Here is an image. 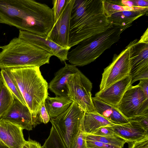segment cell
<instances>
[{
    "instance_id": "obj_1",
    "label": "cell",
    "mask_w": 148,
    "mask_h": 148,
    "mask_svg": "<svg viewBox=\"0 0 148 148\" xmlns=\"http://www.w3.org/2000/svg\"><path fill=\"white\" fill-rule=\"evenodd\" d=\"M112 25L104 11L103 0H76L71 13L69 47L71 48Z\"/></svg>"
},
{
    "instance_id": "obj_2",
    "label": "cell",
    "mask_w": 148,
    "mask_h": 148,
    "mask_svg": "<svg viewBox=\"0 0 148 148\" xmlns=\"http://www.w3.org/2000/svg\"><path fill=\"white\" fill-rule=\"evenodd\" d=\"M17 85L32 114L33 127L40 107L48 96V84L38 67L7 69Z\"/></svg>"
},
{
    "instance_id": "obj_3",
    "label": "cell",
    "mask_w": 148,
    "mask_h": 148,
    "mask_svg": "<svg viewBox=\"0 0 148 148\" xmlns=\"http://www.w3.org/2000/svg\"><path fill=\"white\" fill-rule=\"evenodd\" d=\"M0 69L38 67L49 64L53 55L18 37L1 47Z\"/></svg>"
},
{
    "instance_id": "obj_4",
    "label": "cell",
    "mask_w": 148,
    "mask_h": 148,
    "mask_svg": "<svg viewBox=\"0 0 148 148\" xmlns=\"http://www.w3.org/2000/svg\"><path fill=\"white\" fill-rule=\"evenodd\" d=\"M131 25L121 26L113 25L105 31L83 40L68 52L67 60L76 66L89 64L118 42L121 33Z\"/></svg>"
},
{
    "instance_id": "obj_5",
    "label": "cell",
    "mask_w": 148,
    "mask_h": 148,
    "mask_svg": "<svg viewBox=\"0 0 148 148\" xmlns=\"http://www.w3.org/2000/svg\"><path fill=\"white\" fill-rule=\"evenodd\" d=\"M84 112L73 102L58 116L50 119L52 126L44 148H71L83 123Z\"/></svg>"
},
{
    "instance_id": "obj_6",
    "label": "cell",
    "mask_w": 148,
    "mask_h": 148,
    "mask_svg": "<svg viewBox=\"0 0 148 148\" xmlns=\"http://www.w3.org/2000/svg\"><path fill=\"white\" fill-rule=\"evenodd\" d=\"M68 95L71 100L85 112L97 113L92 101V84L78 69L69 77L67 82Z\"/></svg>"
},
{
    "instance_id": "obj_7",
    "label": "cell",
    "mask_w": 148,
    "mask_h": 148,
    "mask_svg": "<svg viewBox=\"0 0 148 148\" xmlns=\"http://www.w3.org/2000/svg\"><path fill=\"white\" fill-rule=\"evenodd\" d=\"M137 41L135 39L131 41L119 54L114 55L112 62L104 69L99 91L130 75L131 49Z\"/></svg>"
},
{
    "instance_id": "obj_8",
    "label": "cell",
    "mask_w": 148,
    "mask_h": 148,
    "mask_svg": "<svg viewBox=\"0 0 148 148\" xmlns=\"http://www.w3.org/2000/svg\"><path fill=\"white\" fill-rule=\"evenodd\" d=\"M128 119L148 114V98L137 85L131 86L117 107Z\"/></svg>"
},
{
    "instance_id": "obj_9",
    "label": "cell",
    "mask_w": 148,
    "mask_h": 148,
    "mask_svg": "<svg viewBox=\"0 0 148 148\" xmlns=\"http://www.w3.org/2000/svg\"><path fill=\"white\" fill-rule=\"evenodd\" d=\"M75 0H68L64 8L46 38L64 48H69V41L71 13Z\"/></svg>"
},
{
    "instance_id": "obj_10",
    "label": "cell",
    "mask_w": 148,
    "mask_h": 148,
    "mask_svg": "<svg viewBox=\"0 0 148 148\" xmlns=\"http://www.w3.org/2000/svg\"><path fill=\"white\" fill-rule=\"evenodd\" d=\"M18 37L45 50L57 57L62 62L67 60L69 48H63L46 37L41 36L26 31L20 30Z\"/></svg>"
},
{
    "instance_id": "obj_11",
    "label": "cell",
    "mask_w": 148,
    "mask_h": 148,
    "mask_svg": "<svg viewBox=\"0 0 148 148\" xmlns=\"http://www.w3.org/2000/svg\"><path fill=\"white\" fill-rule=\"evenodd\" d=\"M23 129L7 120L0 119V140L9 148H22L25 140Z\"/></svg>"
},
{
    "instance_id": "obj_12",
    "label": "cell",
    "mask_w": 148,
    "mask_h": 148,
    "mask_svg": "<svg viewBox=\"0 0 148 148\" xmlns=\"http://www.w3.org/2000/svg\"><path fill=\"white\" fill-rule=\"evenodd\" d=\"M132 85L129 75L112 84L105 90L99 91L95 97L98 99L117 107L125 93Z\"/></svg>"
},
{
    "instance_id": "obj_13",
    "label": "cell",
    "mask_w": 148,
    "mask_h": 148,
    "mask_svg": "<svg viewBox=\"0 0 148 148\" xmlns=\"http://www.w3.org/2000/svg\"><path fill=\"white\" fill-rule=\"evenodd\" d=\"M1 118L17 124L23 130L30 131L33 127V120L29 108L15 99L9 110Z\"/></svg>"
},
{
    "instance_id": "obj_14",
    "label": "cell",
    "mask_w": 148,
    "mask_h": 148,
    "mask_svg": "<svg viewBox=\"0 0 148 148\" xmlns=\"http://www.w3.org/2000/svg\"><path fill=\"white\" fill-rule=\"evenodd\" d=\"M138 41L131 49V77L140 73L148 71V43H138Z\"/></svg>"
},
{
    "instance_id": "obj_15",
    "label": "cell",
    "mask_w": 148,
    "mask_h": 148,
    "mask_svg": "<svg viewBox=\"0 0 148 148\" xmlns=\"http://www.w3.org/2000/svg\"><path fill=\"white\" fill-rule=\"evenodd\" d=\"M65 66L56 73L55 76L48 84V89L56 96H67V82L69 76L76 73L78 69L76 66L64 62Z\"/></svg>"
},
{
    "instance_id": "obj_16",
    "label": "cell",
    "mask_w": 148,
    "mask_h": 148,
    "mask_svg": "<svg viewBox=\"0 0 148 148\" xmlns=\"http://www.w3.org/2000/svg\"><path fill=\"white\" fill-rule=\"evenodd\" d=\"M111 126L117 136L125 140L126 143L138 141L148 137V133L129 122L124 124H115Z\"/></svg>"
},
{
    "instance_id": "obj_17",
    "label": "cell",
    "mask_w": 148,
    "mask_h": 148,
    "mask_svg": "<svg viewBox=\"0 0 148 148\" xmlns=\"http://www.w3.org/2000/svg\"><path fill=\"white\" fill-rule=\"evenodd\" d=\"M94 106L99 114L116 124L129 122L117 107L104 102L95 97L92 98Z\"/></svg>"
},
{
    "instance_id": "obj_18",
    "label": "cell",
    "mask_w": 148,
    "mask_h": 148,
    "mask_svg": "<svg viewBox=\"0 0 148 148\" xmlns=\"http://www.w3.org/2000/svg\"><path fill=\"white\" fill-rule=\"evenodd\" d=\"M72 102L68 96H48L45 100V104L50 119L56 117L63 113Z\"/></svg>"
},
{
    "instance_id": "obj_19",
    "label": "cell",
    "mask_w": 148,
    "mask_h": 148,
    "mask_svg": "<svg viewBox=\"0 0 148 148\" xmlns=\"http://www.w3.org/2000/svg\"><path fill=\"white\" fill-rule=\"evenodd\" d=\"M148 8L133 11H125L114 13L108 17L112 24L121 26L130 24L139 17L148 14Z\"/></svg>"
},
{
    "instance_id": "obj_20",
    "label": "cell",
    "mask_w": 148,
    "mask_h": 148,
    "mask_svg": "<svg viewBox=\"0 0 148 148\" xmlns=\"http://www.w3.org/2000/svg\"><path fill=\"white\" fill-rule=\"evenodd\" d=\"M114 124L111 121L98 113L84 112L83 127L84 132L86 134H93L101 127L112 125Z\"/></svg>"
},
{
    "instance_id": "obj_21",
    "label": "cell",
    "mask_w": 148,
    "mask_h": 148,
    "mask_svg": "<svg viewBox=\"0 0 148 148\" xmlns=\"http://www.w3.org/2000/svg\"><path fill=\"white\" fill-rule=\"evenodd\" d=\"M2 81L10 91L15 99L26 105L19 89L8 69H2L0 71Z\"/></svg>"
},
{
    "instance_id": "obj_22",
    "label": "cell",
    "mask_w": 148,
    "mask_h": 148,
    "mask_svg": "<svg viewBox=\"0 0 148 148\" xmlns=\"http://www.w3.org/2000/svg\"><path fill=\"white\" fill-rule=\"evenodd\" d=\"M14 100L8 88L3 84L0 92V119L8 112Z\"/></svg>"
},
{
    "instance_id": "obj_23",
    "label": "cell",
    "mask_w": 148,
    "mask_h": 148,
    "mask_svg": "<svg viewBox=\"0 0 148 148\" xmlns=\"http://www.w3.org/2000/svg\"><path fill=\"white\" fill-rule=\"evenodd\" d=\"M86 139L101 142L114 146L123 148L126 142L117 137L103 136L86 134Z\"/></svg>"
},
{
    "instance_id": "obj_24",
    "label": "cell",
    "mask_w": 148,
    "mask_h": 148,
    "mask_svg": "<svg viewBox=\"0 0 148 148\" xmlns=\"http://www.w3.org/2000/svg\"><path fill=\"white\" fill-rule=\"evenodd\" d=\"M103 3L104 11L108 18L115 13L125 11L138 10L148 8L130 7L117 5L109 2L105 0H103Z\"/></svg>"
},
{
    "instance_id": "obj_25",
    "label": "cell",
    "mask_w": 148,
    "mask_h": 148,
    "mask_svg": "<svg viewBox=\"0 0 148 148\" xmlns=\"http://www.w3.org/2000/svg\"><path fill=\"white\" fill-rule=\"evenodd\" d=\"M68 0H53L52 3L54 23L56 21L64 10Z\"/></svg>"
},
{
    "instance_id": "obj_26",
    "label": "cell",
    "mask_w": 148,
    "mask_h": 148,
    "mask_svg": "<svg viewBox=\"0 0 148 148\" xmlns=\"http://www.w3.org/2000/svg\"><path fill=\"white\" fill-rule=\"evenodd\" d=\"M128 119L131 124L148 133V114Z\"/></svg>"
},
{
    "instance_id": "obj_27",
    "label": "cell",
    "mask_w": 148,
    "mask_h": 148,
    "mask_svg": "<svg viewBox=\"0 0 148 148\" xmlns=\"http://www.w3.org/2000/svg\"><path fill=\"white\" fill-rule=\"evenodd\" d=\"M50 120V118L45 104V101L42 104L37 114L36 123L37 125L41 123H47Z\"/></svg>"
},
{
    "instance_id": "obj_28",
    "label": "cell",
    "mask_w": 148,
    "mask_h": 148,
    "mask_svg": "<svg viewBox=\"0 0 148 148\" xmlns=\"http://www.w3.org/2000/svg\"><path fill=\"white\" fill-rule=\"evenodd\" d=\"M92 134L99 136L119 138L114 132L111 125L101 127Z\"/></svg>"
},
{
    "instance_id": "obj_29",
    "label": "cell",
    "mask_w": 148,
    "mask_h": 148,
    "mask_svg": "<svg viewBox=\"0 0 148 148\" xmlns=\"http://www.w3.org/2000/svg\"><path fill=\"white\" fill-rule=\"evenodd\" d=\"M123 6L130 7H148V1L145 0H122Z\"/></svg>"
},
{
    "instance_id": "obj_30",
    "label": "cell",
    "mask_w": 148,
    "mask_h": 148,
    "mask_svg": "<svg viewBox=\"0 0 148 148\" xmlns=\"http://www.w3.org/2000/svg\"><path fill=\"white\" fill-rule=\"evenodd\" d=\"M87 148H122L101 142L86 139Z\"/></svg>"
},
{
    "instance_id": "obj_31",
    "label": "cell",
    "mask_w": 148,
    "mask_h": 148,
    "mask_svg": "<svg viewBox=\"0 0 148 148\" xmlns=\"http://www.w3.org/2000/svg\"><path fill=\"white\" fill-rule=\"evenodd\" d=\"M128 143V148H148V137L138 141Z\"/></svg>"
},
{
    "instance_id": "obj_32",
    "label": "cell",
    "mask_w": 148,
    "mask_h": 148,
    "mask_svg": "<svg viewBox=\"0 0 148 148\" xmlns=\"http://www.w3.org/2000/svg\"><path fill=\"white\" fill-rule=\"evenodd\" d=\"M22 148H44L38 142L29 138Z\"/></svg>"
},
{
    "instance_id": "obj_33",
    "label": "cell",
    "mask_w": 148,
    "mask_h": 148,
    "mask_svg": "<svg viewBox=\"0 0 148 148\" xmlns=\"http://www.w3.org/2000/svg\"><path fill=\"white\" fill-rule=\"evenodd\" d=\"M137 85L140 88L146 97L148 98V79L140 80Z\"/></svg>"
},
{
    "instance_id": "obj_34",
    "label": "cell",
    "mask_w": 148,
    "mask_h": 148,
    "mask_svg": "<svg viewBox=\"0 0 148 148\" xmlns=\"http://www.w3.org/2000/svg\"><path fill=\"white\" fill-rule=\"evenodd\" d=\"M148 28L141 37L140 40L138 41V43H148Z\"/></svg>"
},
{
    "instance_id": "obj_35",
    "label": "cell",
    "mask_w": 148,
    "mask_h": 148,
    "mask_svg": "<svg viewBox=\"0 0 148 148\" xmlns=\"http://www.w3.org/2000/svg\"><path fill=\"white\" fill-rule=\"evenodd\" d=\"M107 1L114 4L123 5L121 3V0H107Z\"/></svg>"
},
{
    "instance_id": "obj_36",
    "label": "cell",
    "mask_w": 148,
    "mask_h": 148,
    "mask_svg": "<svg viewBox=\"0 0 148 148\" xmlns=\"http://www.w3.org/2000/svg\"><path fill=\"white\" fill-rule=\"evenodd\" d=\"M0 148H9L0 140Z\"/></svg>"
},
{
    "instance_id": "obj_37",
    "label": "cell",
    "mask_w": 148,
    "mask_h": 148,
    "mask_svg": "<svg viewBox=\"0 0 148 148\" xmlns=\"http://www.w3.org/2000/svg\"><path fill=\"white\" fill-rule=\"evenodd\" d=\"M3 85V83L1 80V74H0V92L1 90L2 87Z\"/></svg>"
},
{
    "instance_id": "obj_38",
    "label": "cell",
    "mask_w": 148,
    "mask_h": 148,
    "mask_svg": "<svg viewBox=\"0 0 148 148\" xmlns=\"http://www.w3.org/2000/svg\"><path fill=\"white\" fill-rule=\"evenodd\" d=\"M0 23H1V21L0 20Z\"/></svg>"
}]
</instances>
